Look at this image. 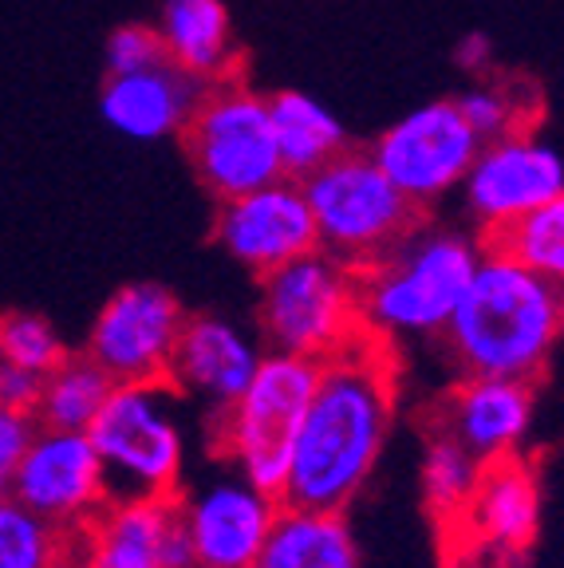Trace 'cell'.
Masks as SVG:
<instances>
[{
	"label": "cell",
	"instance_id": "31",
	"mask_svg": "<svg viewBox=\"0 0 564 568\" xmlns=\"http://www.w3.org/2000/svg\"><path fill=\"white\" fill-rule=\"evenodd\" d=\"M40 390H44V375L32 372V367H20V364H9V359H0V407L36 415Z\"/></svg>",
	"mask_w": 564,
	"mask_h": 568
},
{
	"label": "cell",
	"instance_id": "7",
	"mask_svg": "<svg viewBox=\"0 0 564 568\" xmlns=\"http://www.w3.org/2000/svg\"><path fill=\"white\" fill-rule=\"evenodd\" d=\"M178 139L190 170L213 202L249 194L284 178L269 99L256 95L241 75L205 83Z\"/></svg>",
	"mask_w": 564,
	"mask_h": 568
},
{
	"label": "cell",
	"instance_id": "12",
	"mask_svg": "<svg viewBox=\"0 0 564 568\" xmlns=\"http://www.w3.org/2000/svg\"><path fill=\"white\" fill-rule=\"evenodd\" d=\"M213 237L253 276H265L284 261H296L320 248L316 217H312L309 197L296 178H276L261 190L218 202Z\"/></svg>",
	"mask_w": 564,
	"mask_h": 568
},
{
	"label": "cell",
	"instance_id": "16",
	"mask_svg": "<svg viewBox=\"0 0 564 568\" xmlns=\"http://www.w3.org/2000/svg\"><path fill=\"white\" fill-rule=\"evenodd\" d=\"M202 91V80L185 75L170 60H159L139 71H107L103 88H99V115L123 139L159 142L170 139V134H182Z\"/></svg>",
	"mask_w": 564,
	"mask_h": 568
},
{
	"label": "cell",
	"instance_id": "29",
	"mask_svg": "<svg viewBox=\"0 0 564 568\" xmlns=\"http://www.w3.org/2000/svg\"><path fill=\"white\" fill-rule=\"evenodd\" d=\"M107 71H139L150 63L167 60L154 24H119L115 32L107 36Z\"/></svg>",
	"mask_w": 564,
	"mask_h": 568
},
{
	"label": "cell",
	"instance_id": "5",
	"mask_svg": "<svg viewBox=\"0 0 564 568\" xmlns=\"http://www.w3.org/2000/svg\"><path fill=\"white\" fill-rule=\"evenodd\" d=\"M256 324L269 352L304 355L324 364L367 336L360 276L324 248L284 261L281 268L261 276Z\"/></svg>",
	"mask_w": 564,
	"mask_h": 568
},
{
	"label": "cell",
	"instance_id": "4",
	"mask_svg": "<svg viewBox=\"0 0 564 568\" xmlns=\"http://www.w3.org/2000/svg\"><path fill=\"white\" fill-rule=\"evenodd\" d=\"M300 190L316 217L320 248L355 273L423 225V210L383 174L371 151L348 146L300 178Z\"/></svg>",
	"mask_w": 564,
	"mask_h": 568
},
{
	"label": "cell",
	"instance_id": "22",
	"mask_svg": "<svg viewBox=\"0 0 564 568\" xmlns=\"http://www.w3.org/2000/svg\"><path fill=\"white\" fill-rule=\"evenodd\" d=\"M269 99V119H273L276 151H281L284 178H309L316 166L348 151V131L340 119L304 91H273Z\"/></svg>",
	"mask_w": 564,
	"mask_h": 568
},
{
	"label": "cell",
	"instance_id": "3",
	"mask_svg": "<svg viewBox=\"0 0 564 568\" xmlns=\"http://www.w3.org/2000/svg\"><path fill=\"white\" fill-rule=\"evenodd\" d=\"M482 257V241L419 225L391 253L360 268V308L367 332L395 336H442Z\"/></svg>",
	"mask_w": 564,
	"mask_h": 568
},
{
	"label": "cell",
	"instance_id": "17",
	"mask_svg": "<svg viewBox=\"0 0 564 568\" xmlns=\"http://www.w3.org/2000/svg\"><path fill=\"white\" fill-rule=\"evenodd\" d=\"M265 352L221 316H185L170 359V387L225 410L256 375Z\"/></svg>",
	"mask_w": 564,
	"mask_h": 568
},
{
	"label": "cell",
	"instance_id": "24",
	"mask_svg": "<svg viewBox=\"0 0 564 568\" xmlns=\"http://www.w3.org/2000/svg\"><path fill=\"white\" fill-rule=\"evenodd\" d=\"M115 379L91 359L88 352L63 355L60 364L44 375V390L36 403V423L56 430H88L91 418L107 403Z\"/></svg>",
	"mask_w": 564,
	"mask_h": 568
},
{
	"label": "cell",
	"instance_id": "9",
	"mask_svg": "<svg viewBox=\"0 0 564 568\" xmlns=\"http://www.w3.org/2000/svg\"><path fill=\"white\" fill-rule=\"evenodd\" d=\"M477 151L482 134L462 115L459 99H431L371 142V159L423 213L462 186Z\"/></svg>",
	"mask_w": 564,
	"mask_h": 568
},
{
	"label": "cell",
	"instance_id": "8",
	"mask_svg": "<svg viewBox=\"0 0 564 568\" xmlns=\"http://www.w3.org/2000/svg\"><path fill=\"white\" fill-rule=\"evenodd\" d=\"M111 497H178L185 466L170 383H115L88 426Z\"/></svg>",
	"mask_w": 564,
	"mask_h": 568
},
{
	"label": "cell",
	"instance_id": "10",
	"mask_svg": "<svg viewBox=\"0 0 564 568\" xmlns=\"http://www.w3.org/2000/svg\"><path fill=\"white\" fill-rule=\"evenodd\" d=\"M185 312L154 281L123 284L99 308L83 352L115 383H167Z\"/></svg>",
	"mask_w": 564,
	"mask_h": 568
},
{
	"label": "cell",
	"instance_id": "19",
	"mask_svg": "<svg viewBox=\"0 0 564 568\" xmlns=\"http://www.w3.org/2000/svg\"><path fill=\"white\" fill-rule=\"evenodd\" d=\"M178 497H111L80 532L71 568H167Z\"/></svg>",
	"mask_w": 564,
	"mask_h": 568
},
{
	"label": "cell",
	"instance_id": "25",
	"mask_svg": "<svg viewBox=\"0 0 564 568\" xmlns=\"http://www.w3.org/2000/svg\"><path fill=\"white\" fill-rule=\"evenodd\" d=\"M75 532L36 517L17 497L0 494V568H71Z\"/></svg>",
	"mask_w": 564,
	"mask_h": 568
},
{
	"label": "cell",
	"instance_id": "1",
	"mask_svg": "<svg viewBox=\"0 0 564 568\" xmlns=\"http://www.w3.org/2000/svg\"><path fill=\"white\" fill-rule=\"evenodd\" d=\"M395 418V355L391 339L367 332L340 355L320 364L289 481L281 501L300 509L344 514L371 470L380 466Z\"/></svg>",
	"mask_w": 564,
	"mask_h": 568
},
{
	"label": "cell",
	"instance_id": "20",
	"mask_svg": "<svg viewBox=\"0 0 564 568\" xmlns=\"http://www.w3.org/2000/svg\"><path fill=\"white\" fill-rule=\"evenodd\" d=\"M159 40L170 63L202 83L241 75V48L225 0H162Z\"/></svg>",
	"mask_w": 564,
	"mask_h": 568
},
{
	"label": "cell",
	"instance_id": "2",
	"mask_svg": "<svg viewBox=\"0 0 564 568\" xmlns=\"http://www.w3.org/2000/svg\"><path fill=\"white\" fill-rule=\"evenodd\" d=\"M442 339L462 375L533 383L564 339V288L482 248Z\"/></svg>",
	"mask_w": 564,
	"mask_h": 568
},
{
	"label": "cell",
	"instance_id": "30",
	"mask_svg": "<svg viewBox=\"0 0 564 568\" xmlns=\"http://www.w3.org/2000/svg\"><path fill=\"white\" fill-rule=\"evenodd\" d=\"M36 415L28 410H12V407H0V494H9L12 486V474H17L20 458H24L28 443L36 435Z\"/></svg>",
	"mask_w": 564,
	"mask_h": 568
},
{
	"label": "cell",
	"instance_id": "27",
	"mask_svg": "<svg viewBox=\"0 0 564 568\" xmlns=\"http://www.w3.org/2000/svg\"><path fill=\"white\" fill-rule=\"evenodd\" d=\"M462 115L470 119L477 134L497 139L510 131H530L541 119V95L525 80H490L459 95Z\"/></svg>",
	"mask_w": 564,
	"mask_h": 568
},
{
	"label": "cell",
	"instance_id": "13",
	"mask_svg": "<svg viewBox=\"0 0 564 568\" xmlns=\"http://www.w3.org/2000/svg\"><path fill=\"white\" fill-rule=\"evenodd\" d=\"M466 205L482 233L530 213L564 190V159L537 139V126L485 139L470 174L462 178Z\"/></svg>",
	"mask_w": 564,
	"mask_h": 568
},
{
	"label": "cell",
	"instance_id": "18",
	"mask_svg": "<svg viewBox=\"0 0 564 568\" xmlns=\"http://www.w3.org/2000/svg\"><path fill=\"white\" fill-rule=\"evenodd\" d=\"M533 423V383L502 375H462L442 399L439 426L454 435L474 458L490 462L517 454Z\"/></svg>",
	"mask_w": 564,
	"mask_h": 568
},
{
	"label": "cell",
	"instance_id": "14",
	"mask_svg": "<svg viewBox=\"0 0 564 568\" xmlns=\"http://www.w3.org/2000/svg\"><path fill=\"white\" fill-rule=\"evenodd\" d=\"M281 497L238 478H218L178 497V514L190 532L198 568H253L281 514Z\"/></svg>",
	"mask_w": 564,
	"mask_h": 568
},
{
	"label": "cell",
	"instance_id": "23",
	"mask_svg": "<svg viewBox=\"0 0 564 568\" xmlns=\"http://www.w3.org/2000/svg\"><path fill=\"white\" fill-rule=\"evenodd\" d=\"M477 241L490 253H502V257L517 261V265L533 268L537 276L564 288V190L533 205L530 213L513 217V222L482 233Z\"/></svg>",
	"mask_w": 564,
	"mask_h": 568
},
{
	"label": "cell",
	"instance_id": "6",
	"mask_svg": "<svg viewBox=\"0 0 564 568\" xmlns=\"http://www.w3.org/2000/svg\"><path fill=\"white\" fill-rule=\"evenodd\" d=\"M320 379L316 359L265 352L249 387L218 410V450L253 486L281 497L289 481L300 423Z\"/></svg>",
	"mask_w": 564,
	"mask_h": 568
},
{
	"label": "cell",
	"instance_id": "11",
	"mask_svg": "<svg viewBox=\"0 0 564 568\" xmlns=\"http://www.w3.org/2000/svg\"><path fill=\"white\" fill-rule=\"evenodd\" d=\"M9 497H17L36 517L80 532L111 501L103 458L91 446L88 430L36 426L32 443L12 474Z\"/></svg>",
	"mask_w": 564,
	"mask_h": 568
},
{
	"label": "cell",
	"instance_id": "15",
	"mask_svg": "<svg viewBox=\"0 0 564 568\" xmlns=\"http://www.w3.org/2000/svg\"><path fill=\"white\" fill-rule=\"evenodd\" d=\"M442 529L466 541L470 552H490L505 565L513 557H525L541 529L537 470L521 454H502V458L482 462L474 494L466 497L459 517Z\"/></svg>",
	"mask_w": 564,
	"mask_h": 568
},
{
	"label": "cell",
	"instance_id": "28",
	"mask_svg": "<svg viewBox=\"0 0 564 568\" xmlns=\"http://www.w3.org/2000/svg\"><path fill=\"white\" fill-rule=\"evenodd\" d=\"M63 355H68V347H63V339L56 336V328L44 316H36V312L0 316V359L48 375Z\"/></svg>",
	"mask_w": 564,
	"mask_h": 568
},
{
	"label": "cell",
	"instance_id": "21",
	"mask_svg": "<svg viewBox=\"0 0 564 568\" xmlns=\"http://www.w3.org/2000/svg\"><path fill=\"white\" fill-rule=\"evenodd\" d=\"M253 568H360V549L344 514L281 506Z\"/></svg>",
	"mask_w": 564,
	"mask_h": 568
},
{
	"label": "cell",
	"instance_id": "26",
	"mask_svg": "<svg viewBox=\"0 0 564 568\" xmlns=\"http://www.w3.org/2000/svg\"><path fill=\"white\" fill-rule=\"evenodd\" d=\"M477 474H482V458H474L459 438L446 435V430L431 435L423 458V497L442 525L454 521L459 509L466 506V497L474 494Z\"/></svg>",
	"mask_w": 564,
	"mask_h": 568
}]
</instances>
